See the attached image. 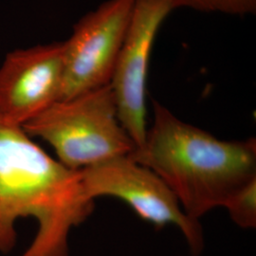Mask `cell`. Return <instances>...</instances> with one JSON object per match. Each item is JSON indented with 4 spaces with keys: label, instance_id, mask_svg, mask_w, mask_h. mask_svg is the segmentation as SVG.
<instances>
[{
    "label": "cell",
    "instance_id": "cell-1",
    "mask_svg": "<svg viewBox=\"0 0 256 256\" xmlns=\"http://www.w3.org/2000/svg\"><path fill=\"white\" fill-rule=\"evenodd\" d=\"M94 207L80 171L48 155L22 126L0 122V252L16 245V221L32 218L36 234L21 256H70V230Z\"/></svg>",
    "mask_w": 256,
    "mask_h": 256
},
{
    "label": "cell",
    "instance_id": "cell-2",
    "mask_svg": "<svg viewBox=\"0 0 256 256\" xmlns=\"http://www.w3.org/2000/svg\"><path fill=\"white\" fill-rule=\"evenodd\" d=\"M153 122L129 156L158 174L192 220L223 207L256 178V140H222L152 100Z\"/></svg>",
    "mask_w": 256,
    "mask_h": 256
},
{
    "label": "cell",
    "instance_id": "cell-3",
    "mask_svg": "<svg viewBox=\"0 0 256 256\" xmlns=\"http://www.w3.org/2000/svg\"><path fill=\"white\" fill-rule=\"evenodd\" d=\"M22 128L54 149L64 167L80 171L136 148L122 126L110 84L56 102Z\"/></svg>",
    "mask_w": 256,
    "mask_h": 256
},
{
    "label": "cell",
    "instance_id": "cell-4",
    "mask_svg": "<svg viewBox=\"0 0 256 256\" xmlns=\"http://www.w3.org/2000/svg\"><path fill=\"white\" fill-rule=\"evenodd\" d=\"M80 176L90 198L113 196L128 203L142 220L158 229L176 226L192 256L202 254L205 242L200 222L184 212L174 192L149 168L129 155L120 156L80 170Z\"/></svg>",
    "mask_w": 256,
    "mask_h": 256
},
{
    "label": "cell",
    "instance_id": "cell-5",
    "mask_svg": "<svg viewBox=\"0 0 256 256\" xmlns=\"http://www.w3.org/2000/svg\"><path fill=\"white\" fill-rule=\"evenodd\" d=\"M135 0H106L88 12L64 43L61 100L110 84Z\"/></svg>",
    "mask_w": 256,
    "mask_h": 256
},
{
    "label": "cell",
    "instance_id": "cell-6",
    "mask_svg": "<svg viewBox=\"0 0 256 256\" xmlns=\"http://www.w3.org/2000/svg\"><path fill=\"white\" fill-rule=\"evenodd\" d=\"M172 0H135L110 88L122 126L136 148L147 132V79L156 38L174 12Z\"/></svg>",
    "mask_w": 256,
    "mask_h": 256
},
{
    "label": "cell",
    "instance_id": "cell-7",
    "mask_svg": "<svg viewBox=\"0 0 256 256\" xmlns=\"http://www.w3.org/2000/svg\"><path fill=\"white\" fill-rule=\"evenodd\" d=\"M64 43L18 48L0 66V122L23 126L60 101Z\"/></svg>",
    "mask_w": 256,
    "mask_h": 256
},
{
    "label": "cell",
    "instance_id": "cell-8",
    "mask_svg": "<svg viewBox=\"0 0 256 256\" xmlns=\"http://www.w3.org/2000/svg\"><path fill=\"white\" fill-rule=\"evenodd\" d=\"M223 208L242 229L256 228V178L246 183L225 202Z\"/></svg>",
    "mask_w": 256,
    "mask_h": 256
},
{
    "label": "cell",
    "instance_id": "cell-9",
    "mask_svg": "<svg viewBox=\"0 0 256 256\" xmlns=\"http://www.w3.org/2000/svg\"><path fill=\"white\" fill-rule=\"evenodd\" d=\"M174 10L189 9L227 16L256 14V0H172Z\"/></svg>",
    "mask_w": 256,
    "mask_h": 256
}]
</instances>
